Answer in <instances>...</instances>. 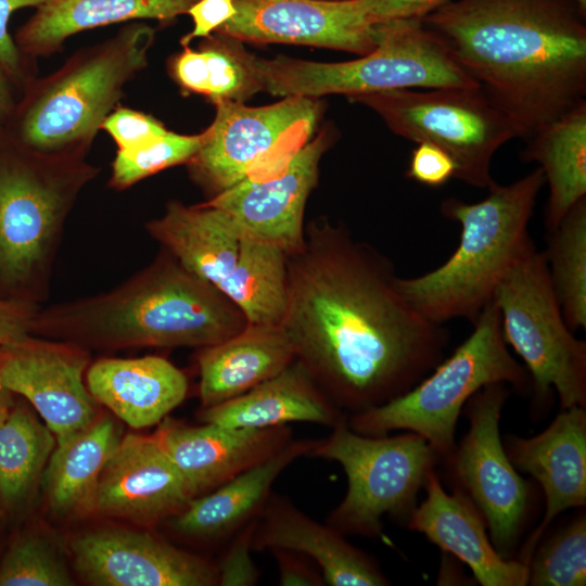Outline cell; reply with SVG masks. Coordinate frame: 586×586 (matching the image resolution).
Segmentation results:
<instances>
[{
	"label": "cell",
	"mask_w": 586,
	"mask_h": 586,
	"mask_svg": "<svg viewBox=\"0 0 586 586\" xmlns=\"http://www.w3.org/2000/svg\"><path fill=\"white\" fill-rule=\"evenodd\" d=\"M80 575L97 586L218 585L217 564L149 533L106 528L72 545Z\"/></svg>",
	"instance_id": "e0dca14e"
},
{
	"label": "cell",
	"mask_w": 586,
	"mask_h": 586,
	"mask_svg": "<svg viewBox=\"0 0 586 586\" xmlns=\"http://www.w3.org/2000/svg\"><path fill=\"white\" fill-rule=\"evenodd\" d=\"M55 444L51 430L25 405H13L0 419V497L7 504L27 495Z\"/></svg>",
	"instance_id": "1f68e13d"
},
{
	"label": "cell",
	"mask_w": 586,
	"mask_h": 586,
	"mask_svg": "<svg viewBox=\"0 0 586 586\" xmlns=\"http://www.w3.org/2000/svg\"><path fill=\"white\" fill-rule=\"evenodd\" d=\"M375 47L335 63L255 56L263 91L276 97L355 95L403 88H480L419 18L374 24Z\"/></svg>",
	"instance_id": "52a82bcc"
},
{
	"label": "cell",
	"mask_w": 586,
	"mask_h": 586,
	"mask_svg": "<svg viewBox=\"0 0 586 586\" xmlns=\"http://www.w3.org/2000/svg\"><path fill=\"white\" fill-rule=\"evenodd\" d=\"M544 252L563 318L573 332L586 329V198L548 232Z\"/></svg>",
	"instance_id": "d6a6232c"
},
{
	"label": "cell",
	"mask_w": 586,
	"mask_h": 586,
	"mask_svg": "<svg viewBox=\"0 0 586 586\" xmlns=\"http://www.w3.org/2000/svg\"><path fill=\"white\" fill-rule=\"evenodd\" d=\"M47 0H0V65L9 77L21 78L22 55L9 33L12 14L23 8H38Z\"/></svg>",
	"instance_id": "7bdbcfd3"
},
{
	"label": "cell",
	"mask_w": 586,
	"mask_h": 586,
	"mask_svg": "<svg viewBox=\"0 0 586 586\" xmlns=\"http://www.w3.org/2000/svg\"><path fill=\"white\" fill-rule=\"evenodd\" d=\"M247 326L215 285L162 252L114 289L37 310L30 333L85 345L207 347Z\"/></svg>",
	"instance_id": "3957f363"
},
{
	"label": "cell",
	"mask_w": 586,
	"mask_h": 586,
	"mask_svg": "<svg viewBox=\"0 0 586 586\" xmlns=\"http://www.w3.org/2000/svg\"><path fill=\"white\" fill-rule=\"evenodd\" d=\"M545 184L544 173L537 167L509 184L494 180L480 202L444 200L442 215L461 228L458 246L435 269L413 278L398 277L403 296L433 322L444 324L461 318L473 323L533 243L528 225Z\"/></svg>",
	"instance_id": "277c9868"
},
{
	"label": "cell",
	"mask_w": 586,
	"mask_h": 586,
	"mask_svg": "<svg viewBox=\"0 0 586 586\" xmlns=\"http://www.w3.org/2000/svg\"><path fill=\"white\" fill-rule=\"evenodd\" d=\"M237 13L233 0H196L187 11L192 18L191 31L180 39L182 47L193 39L207 38Z\"/></svg>",
	"instance_id": "60d3db41"
},
{
	"label": "cell",
	"mask_w": 586,
	"mask_h": 586,
	"mask_svg": "<svg viewBox=\"0 0 586 586\" xmlns=\"http://www.w3.org/2000/svg\"><path fill=\"white\" fill-rule=\"evenodd\" d=\"M426 497L407 519L411 531L467 564L482 586H524L528 568L520 560L502 557L486 534L485 521L460 491L448 494L435 472L424 485Z\"/></svg>",
	"instance_id": "44dd1931"
},
{
	"label": "cell",
	"mask_w": 586,
	"mask_h": 586,
	"mask_svg": "<svg viewBox=\"0 0 586 586\" xmlns=\"http://www.w3.org/2000/svg\"><path fill=\"white\" fill-rule=\"evenodd\" d=\"M323 130L295 150L268 177H247L206 203L227 212L241 230L282 250L286 256L305 242L304 212L319 177V164L331 142Z\"/></svg>",
	"instance_id": "2e32d148"
},
{
	"label": "cell",
	"mask_w": 586,
	"mask_h": 586,
	"mask_svg": "<svg viewBox=\"0 0 586 586\" xmlns=\"http://www.w3.org/2000/svg\"><path fill=\"white\" fill-rule=\"evenodd\" d=\"M37 305L0 297V347L20 341L30 333Z\"/></svg>",
	"instance_id": "ee69618b"
},
{
	"label": "cell",
	"mask_w": 586,
	"mask_h": 586,
	"mask_svg": "<svg viewBox=\"0 0 586 586\" xmlns=\"http://www.w3.org/2000/svg\"><path fill=\"white\" fill-rule=\"evenodd\" d=\"M9 78L0 65V120L8 117L15 106Z\"/></svg>",
	"instance_id": "bcb514c9"
},
{
	"label": "cell",
	"mask_w": 586,
	"mask_h": 586,
	"mask_svg": "<svg viewBox=\"0 0 586 586\" xmlns=\"http://www.w3.org/2000/svg\"><path fill=\"white\" fill-rule=\"evenodd\" d=\"M450 0H375V23L394 18H423Z\"/></svg>",
	"instance_id": "f6af8a7d"
},
{
	"label": "cell",
	"mask_w": 586,
	"mask_h": 586,
	"mask_svg": "<svg viewBox=\"0 0 586 586\" xmlns=\"http://www.w3.org/2000/svg\"><path fill=\"white\" fill-rule=\"evenodd\" d=\"M193 498L265 461L292 441L288 425L252 429L164 421L155 433Z\"/></svg>",
	"instance_id": "ac0fdd59"
},
{
	"label": "cell",
	"mask_w": 586,
	"mask_h": 586,
	"mask_svg": "<svg viewBox=\"0 0 586 586\" xmlns=\"http://www.w3.org/2000/svg\"><path fill=\"white\" fill-rule=\"evenodd\" d=\"M196 0H47L18 29L16 44L31 56H48L80 31L142 20L171 21Z\"/></svg>",
	"instance_id": "83f0119b"
},
{
	"label": "cell",
	"mask_w": 586,
	"mask_h": 586,
	"mask_svg": "<svg viewBox=\"0 0 586 586\" xmlns=\"http://www.w3.org/2000/svg\"><path fill=\"white\" fill-rule=\"evenodd\" d=\"M374 111L397 136L444 150L456 164L455 178L487 189L495 153L518 138L512 122L481 88L392 89L348 95Z\"/></svg>",
	"instance_id": "8fae6325"
},
{
	"label": "cell",
	"mask_w": 586,
	"mask_h": 586,
	"mask_svg": "<svg viewBox=\"0 0 586 586\" xmlns=\"http://www.w3.org/2000/svg\"><path fill=\"white\" fill-rule=\"evenodd\" d=\"M204 60V93L213 103L243 102L263 91L255 55L242 41L220 33L204 38L198 48Z\"/></svg>",
	"instance_id": "836d02e7"
},
{
	"label": "cell",
	"mask_w": 586,
	"mask_h": 586,
	"mask_svg": "<svg viewBox=\"0 0 586 586\" xmlns=\"http://www.w3.org/2000/svg\"><path fill=\"white\" fill-rule=\"evenodd\" d=\"M318 440L289 442L277 454L247 469L211 493L192 498L170 518L171 528L189 538L221 540L232 537L256 519L277 477L302 456H309Z\"/></svg>",
	"instance_id": "cb8c5ba5"
},
{
	"label": "cell",
	"mask_w": 586,
	"mask_h": 586,
	"mask_svg": "<svg viewBox=\"0 0 586 586\" xmlns=\"http://www.w3.org/2000/svg\"><path fill=\"white\" fill-rule=\"evenodd\" d=\"M523 162H536L549 196L545 226L555 230L568 212L586 198V102L526 140Z\"/></svg>",
	"instance_id": "f1b7e54d"
},
{
	"label": "cell",
	"mask_w": 586,
	"mask_h": 586,
	"mask_svg": "<svg viewBox=\"0 0 586 586\" xmlns=\"http://www.w3.org/2000/svg\"><path fill=\"white\" fill-rule=\"evenodd\" d=\"M73 579L55 550L42 538L17 539L0 564V586H69Z\"/></svg>",
	"instance_id": "8d00e7d4"
},
{
	"label": "cell",
	"mask_w": 586,
	"mask_h": 586,
	"mask_svg": "<svg viewBox=\"0 0 586 586\" xmlns=\"http://www.w3.org/2000/svg\"><path fill=\"white\" fill-rule=\"evenodd\" d=\"M309 456L339 462L347 491L327 523L341 533L378 537L382 518L408 519L428 475L442 461L419 434L368 436L354 432L347 419L317 441Z\"/></svg>",
	"instance_id": "30bf717a"
},
{
	"label": "cell",
	"mask_w": 586,
	"mask_h": 586,
	"mask_svg": "<svg viewBox=\"0 0 586 586\" xmlns=\"http://www.w3.org/2000/svg\"><path fill=\"white\" fill-rule=\"evenodd\" d=\"M101 129L115 141L117 151L140 148L166 133L167 129L154 117L128 107L117 106L112 111Z\"/></svg>",
	"instance_id": "74e56055"
},
{
	"label": "cell",
	"mask_w": 586,
	"mask_h": 586,
	"mask_svg": "<svg viewBox=\"0 0 586 586\" xmlns=\"http://www.w3.org/2000/svg\"><path fill=\"white\" fill-rule=\"evenodd\" d=\"M88 362L84 347L29 334L0 347V382L34 406L62 445L98 418L84 381Z\"/></svg>",
	"instance_id": "5bb4252c"
},
{
	"label": "cell",
	"mask_w": 586,
	"mask_h": 586,
	"mask_svg": "<svg viewBox=\"0 0 586 586\" xmlns=\"http://www.w3.org/2000/svg\"><path fill=\"white\" fill-rule=\"evenodd\" d=\"M324 1H346V0H324Z\"/></svg>",
	"instance_id": "681fc988"
},
{
	"label": "cell",
	"mask_w": 586,
	"mask_h": 586,
	"mask_svg": "<svg viewBox=\"0 0 586 586\" xmlns=\"http://www.w3.org/2000/svg\"><path fill=\"white\" fill-rule=\"evenodd\" d=\"M293 344L282 326L247 324L198 356L202 408L232 399L277 375L294 360Z\"/></svg>",
	"instance_id": "484cf974"
},
{
	"label": "cell",
	"mask_w": 586,
	"mask_h": 586,
	"mask_svg": "<svg viewBox=\"0 0 586 586\" xmlns=\"http://www.w3.org/2000/svg\"><path fill=\"white\" fill-rule=\"evenodd\" d=\"M496 304L504 339L521 357L535 399L555 388L561 409L586 407V343L568 327L544 252L534 242L498 284Z\"/></svg>",
	"instance_id": "9c48e42d"
},
{
	"label": "cell",
	"mask_w": 586,
	"mask_h": 586,
	"mask_svg": "<svg viewBox=\"0 0 586 586\" xmlns=\"http://www.w3.org/2000/svg\"><path fill=\"white\" fill-rule=\"evenodd\" d=\"M200 419L232 428L264 429L310 422L332 429L347 416L295 359L283 371L250 391L203 408Z\"/></svg>",
	"instance_id": "d4e9b609"
},
{
	"label": "cell",
	"mask_w": 586,
	"mask_h": 586,
	"mask_svg": "<svg viewBox=\"0 0 586 586\" xmlns=\"http://www.w3.org/2000/svg\"><path fill=\"white\" fill-rule=\"evenodd\" d=\"M252 548L300 552L315 562L326 585L390 584L375 561L349 544L343 533L308 517L283 496L269 495L257 517Z\"/></svg>",
	"instance_id": "7402d4cb"
},
{
	"label": "cell",
	"mask_w": 586,
	"mask_h": 586,
	"mask_svg": "<svg viewBox=\"0 0 586 586\" xmlns=\"http://www.w3.org/2000/svg\"><path fill=\"white\" fill-rule=\"evenodd\" d=\"M256 521L257 518L250 521L232 536L230 547L217 564L218 585L251 586L257 583L259 571L251 556Z\"/></svg>",
	"instance_id": "f35d334b"
},
{
	"label": "cell",
	"mask_w": 586,
	"mask_h": 586,
	"mask_svg": "<svg viewBox=\"0 0 586 586\" xmlns=\"http://www.w3.org/2000/svg\"><path fill=\"white\" fill-rule=\"evenodd\" d=\"M532 586L586 584V518L578 515L537 547L527 564Z\"/></svg>",
	"instance_id": "e575fe53"
},
{
	"label": "cell",
	"mask_w": 586,
	"mask_h": 586,
	"mask_svg": "<svg viewBox=\"0 0 586 586\" xmlns=\"http://www.w3.org/2000/svg\"><path fill=\"white\" fill-rule=\"evenodd\" d=\"M583 10L586 11V0H574Z\"/></svg>",
	"instance_id": "c3c4849f"
},
{
	"label": "cell",
	"mask_w": 586,
	"mask_h": 586,
	"mask_svg": "<svg viewBox=\"0 0 586 586\" xmlns=\"http://www.w3.org/2000/svg\"><path fill=\"white\" fill-rule=\"evenodd\" d=\"M145 230L187 270L216 288L237 264L242 230L227 212L206 202L173 200Z\"/></svg>",
	"instance_id": "4316f807"
},
{
	"label": "cell",
	"mask_w": 586,
	"mask_h": 586,
	"mask_svg": "<svg viewBox=\"0 0 586 586\" xmlns=\"http://www.w3.org/2000/svg\"><path fill=\"white\" fill-rule=\"evenodd\" d=\"M279 571L282 586H323L326 585L319 568L308 557L292 550H270Z\"/></svg>",
	"instance_id": "b9f144b4"
},
{
	"label": "cell",
	"mask_w": 586,
	"mask_h": 586,
	"mask_svg": "<svg viewBox=\"0 0 586 586\" xmlns=\"http://www.w3.org/2000/svg\"><path fill=\"white\" fill-rule=\"evenodd\" d=\"M12 394L0 382V419L10 410L14 405L12 400Z\"/></svg>",
	"instance_id": "7dc6e473"
},
{
	"label": "cell",
	"mask_w": 586,
	"mask_h": 586,
	"mask_svg": "<svg viewBox=\"0 0 586 586\" xmlns=\"http://www.w3.org/2000/svg\"><path fill=\"white\" fill-rule=\"evenodd\" d=\"M505 449L515 469L539 483L546 499L544 518L518 559L527 565L553 519L570 508L586 506V409H561L539 434L507 436Z\"/></svg>",
	"instance_id": "d6986e66"
},
{
	"label": "cell",
	"mask_w": 586,
	"mask_h": 586,
	"mask_svg": "<svg viewBox=\"0 0 586 586\" xmlns=\"http://www.w3.org/2000/svg\"><path fill=\"white\" fill-rule=\"evenodd\" d=\"M154 38L150 25L135 21L76 51L34 85L20 111L17 141L42 152L89 151L127 84L148 65Z\"/></svg>",
	"instance_id": "8992f818"
},
{
	"label": "cell",
	"mask_w": 586,
	"mask_h": 586,
	"mask_svg": "<svg viewBox=\"0 0 586 586\" xmlns=\"http://www.w3.org/2000/svg\"><path fill=\"white\" fill-rule=\"evenodd\" d=\"M120 438L118 425L104 417L97 418L64 444L55 445L42 476L55 512L67 513L90 504L100 474Z\"/></svg>",
	"instance_id": "f546056e"
},
{
	"label": "cell",
	"mask_w": 586,
	"mask_h": 586,
	"mask_svg": "<svg viewBox=\"0 0 586 586\" xmlns=\"http://www.w3.org/2000/svg\"><path fill=\"white\" fill-rule=\"evenodd\" d=\"M18 142V141H17ZM0 154V282L35 304L49 294L66 219L100 173L87 150Z\"/></svg>",
	"instance_id": "5b68a950"
},
{
	"label": "cell",
	"mask_w": 586,
	"mask_h": 586,
	"mask_svg": "<svg viewBox=\"0 0 586 586\" xmlns=\"http://www.w3.org/2000/svg\"><path fill=\"white\" fill-rule=\"evenodd\" d=\"M206 138L187 163L192 180L213 198L252 175L292 135L308 137L319 117L315 98L285 97L264 106L220 101Z\"/></svg>",
	"instance_id": "4fadbf2b"
},
{
	"label": "cell",
	"mask_w": 586,
	"mask_h": 586,
	"mask_svg": "<svg viewBox=\"0 0 586 586\" xmlns=\"http://www.w3.org/2000/svg\"><path fill=\"white\" fill-rule=\"evenodd\" d=\"M206 129L196 135L167 130L155 140L133 150L117 151L109 186L124 190L169 167L187 164L206 138Z\"/></svg>",
	"instance_id": "d590c367"
},
{
	"label": "cell",
	"mask_w": 586,
	"mask_h": 586,
	"mask_svg": "<svg viewBox=\"0 0 586 586\" xmlns=\"http://www.w3.org/2000/svg\"><path fill=\"white\" fill-rule=\"evenodd\" d=\"M215 33L241 41L292 43L365 55L375 47V0H233Z\"/></svg>",
	"instance_id": "9a60e30c"
},
{
	"label": "cell",
	"mask_w": 586,
	"mask_h": 586,
	"mask_svg": "<svg viewBox=\"0 0 586 586\" xmlns=\"http://www.w3.org/2000/svg\"><path fill=\"white\" fill-rule=\"evenodd\" d=\"M470 335L406 393L365 411L351 413L347 425L368 436L407 430L421 435L441 457L455 449V430L467 402L494 383L525 390L531 378L511 355L499 311L491 302L472 323Z\"/></svg>",
	"instance_id": "ba28073f"
},
{
	"label": "cell",
	"mask_w": 586,
	"mask_h": 586,
	"mask_svg": "<svg viewBox=\"0 0 586 586\" xmlns=\"http://www.w3.org/2000/svg\"><path fill=\"white\" fill-rule=\"evenodd\" d=\"M218 289L247 324L281 326L289 301L286 254L242 231L237 264Z\"/></svg>",
	"instance_id": "4dcf8cb0"
},
{
	"label": "cell",
	"mask_w": 586,
	"mask_h": 586,
	"mask_svg": "<svg viewBox=\"0 0 586 586\" xmlns=\"http://www.w3.org/2000/svg\"><path fill=\"white\" fill-rule=\"evenodd\" d=\"M286 260L281 326L296 359L340 409L382 405L444 359V324L420 314L400 293L392 263L344 227L313 224Z\"/></svg>",
	"instance_id": "6da1fadb"
},
{
	"label": "cell",
	"mask_w": 586,
	"mask_h": 586,
	"mask_svg": "<svg viewBox=\"0 0 586 586\" xmlns=\"http://www.w3.org/2000/svg\"><path fill=\"white\" fill-rule=\"evenodd\" d=\"M585 13L574 0H450L421 21L527 140L586 102Z\"/></svg>",
	"instance_id": "7a4b0ae2"
},
{
	"label": "cell",
	"mask_w": 586,
	"mask_h": 586,
	"mask_svg": "<svg viewBox=\"0 0 586 586\" xmlns=\"http://www.w3.org/2000/svg\"><path fill=\"white\" fill-rule=\"evenodd\" d=\"M86 384L99 404L135 429L161 422L188 393L184 373L158 356L98 359Z\"/></svg>",
	"instance_id": "603a6c76"
},
{
	"label": "cell",
	"mask_w": 586,
	"mask_h": 586,
	"mask_svg": "<svg viewBox=\"0 0 586 586\" xmlns=\"http://www.w3.org/2000/svg\"><path fill=\"white\" fill-rule=\"evenodd\" d=\"M406 175L419 183L437 188L455 178L456 164L437 145L421 142L412 150Z\"/></svg>",
	"instance_id": "ab89813d"
},
{
	"label": "cell",
	"mask_w": 586,
	"mask_h": 586,
	"mask_svg": "<svg viewBox=\"0 0 586 586\" xmlns=\"http://www.w3.org/2000/svg\"><path fill=\"white\" fill-rule=\"evenodd\" d=\"M193 498L156 435L128 434L103 468L90 504L102 514L156 521Z\"/></svg>",
	"instance_id": "ffe728a7"
},
{
	"label": "cell",
	"mask_w": 586,
	"mask_h": 586,
	"mask_svg": "<svg viewBox=\"0 0 586 586\" xmlns=\"http://www.w3.org/2000/svg\"><path fill=\"white\" fill-rule=\"evenodd\" d=\"M508 390L504 383L481 388L468 402L469 430L443 461L455 489L482 514L495 549L505 558L515 547L526 523L532 489L510 461L499 433Z\"/></svg>",
	"instance_id": "7c38bea8"
}]
</instances>
